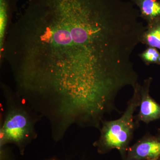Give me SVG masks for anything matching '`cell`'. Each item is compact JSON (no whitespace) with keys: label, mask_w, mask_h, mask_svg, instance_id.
Masks as SVG:
<instances>
[{"label":"cell","mask_w":160,"mask_h":160,"mask_svg":"<svg viewBox=\"0 0 160 160\" xmlns=\"http://www.w3.org/2000/svg\"><path fill=\"white\" fill-rule=\"evenodd\" d=\"M139 39L123 0H28L3 53L18 94L44 114L69 120L112 104L132 74Z\"/></svg>","instance_id":"1"},{"label":"cell","mask_w":160,"mask_h":160,"mask_svg":"<svg viewBox=\"0 0 160 160\" xmlns=\"http://www.w3.org/2000/svg\"><path fill=\"white\" fill-rule=\"evenodd\" d=\"M5 108L1 114L0 147L13 144L23 155L37 138V123L42 118L9 86L2 85Z\"/></svg>","instance_id":"2"},{"label":"cell","mask_w":160,"mask_h":160,"mask_svg":"<svg viewBox=\"0 0 160 160\" xmlns=\"http://www.w3.org/2000/svg\"><path fill=\"white\" fill-rule=\"evenodd\" d=\"M140 85L138 84L133 89L132 97L128 102L127 108L119 118L112 121H103L99 129L100 137L93 143L98 152L105 154L112 149L119 152L122 160H125L139 123L134 116L135 112L139 107L141 102Z\"/></svg>","instance_id":"3"},{"label":"cell","mask_w":160,"mask_h":160,"mask_svg":"<svg viewBox=\"0 0 160 160\" xmlns=\"http://www.w3.org/2000/svg\"><path fill=\"white\" fill-rule=\"evenodd\" d=\"M160 141L147 133L131 147L124 160H160Z\"/></svg>","instance_id":"4"},{"label":"cell","mask_w":160,"mask_h":160,"mask_svg":"<svg viewBox=\"0 0 160 160\" xmlns=\"http://www.w3.org/2000/svg\"><path fill=\"white\" fill-rule=\"evenodd\" d=\"M152 80V78H148L144 81L142 85H140L139 111L135 116L136 120L138 123L142 122L148 124L160 118V105L149 94Z\"/></svg>","instance_id":"5"},{"label":"cell","mask_w":160,"mask_h":160,"mask_svg":"<svg viewBox=\"0 0 160 160\" xmlns=\"http://www.w3.org/2000/svg\"><path fill=\"white\" fill-rule=\"evenodd\" d=\"M147 25L160 22V0H132Z\"/></svg>","instance_id":"6"},{"label":"cell","mask_w":160,"mask_h":160,"mask_svg":"<svg viewBox=\"0 0 160 160\" xmlns=\"http://www.w3.org/2000/svg\"><path fill=\"white\" fill-rule=\"evenodd\" d=\"M140 43L160 50V22L146 26Z\"/></svg>","instance_id":"7"},{"label":"cell","mask_w":160,"mask_h":160,"mask_svg":"<svg viewBox=\"0 0 160 160\" xmlns=\"http://www.w3.org/2000/svg\"><path fill=\"white\" fill-rule=\"evenodd\" d=\"M139 56L146 65H160V52L156 48L148 47L146 50L139 54Z\"/></svg>","instance_id":"8"},{"label":"cell","mask_w":160,"mask_h":160,"mask_svg":"<svg viewBox=\"0 0 160 160\" xmlns=\"http://www.w3.org/2000/svg\"><path fill=\"white\" fill-rule=\"evenodd\" d=\"M156 136L158 138L160 141V129H158V133Z\"/></svg>","instance_id":"9"},{"label":"cell","mask_w":160,"mask_h":160,"mask_svg":"<svg viewBox=\"0 0 160 160\" xmlns=\"http://www.w3.org/2000/svg\"><path fill=\"white\" fill-rule=\"evenodd\" d=\"M43 160H60L59 159H58L56 158H49L47 159H45Z\"/></svg>","instance_id":"10"}]
</instances>
